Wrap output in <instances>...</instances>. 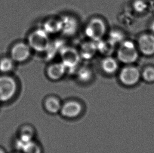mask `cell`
Listing matches in <instances>:
<instances>
[{
    "mask_svg": "<svg viewBox=\"0 0 154 153\" xmlns=\"http://www.w3.org/2000/svg\"><path fill=\"white\" fill-rule=\"evenodd\" d=\"M48 35L43 29H36L29 36L27 44L36 52H46L51 42Z\"/></svg>",
    "mask_w": 154,
    "mask_h": 153,
    "instance_id": "cell-1",
    "label": "cell"
},
{
    "mask_svg": "<svg viewBox=\"0 0 154 153\" xmlns=\"http://www.w3.org/2000/svg\"><path fill=\"white\" fill-rule=\"evenodd\" d=\"M118 60L126 64L135 62L138 58V52L133 41L124 40L119 45L117 50Z\"/></svg>",
    "mask_w": 154,
    "mask_h": 153,
    "instance_id": "cell-2",
    "label": "cell"
},
{
    "mask_svg": "<svg viewBox=\"0 0 154 153\" xmlns=\"http://www.w3.org/2000/svg\"><path fill=\"white\" fill-rule=\"evenodd\" d=\"M18 87L14 79L8 76H0V102L10 101L17 94Z\"/></svg>",
    "mask_w": 154,
    "mask_h": 153,
    "instance_id": "cell-3",
    "label": "cell"
},
{
    "mask_svg": "<svg viewBox=\"0 0 154 153\" xmlns=\"http://www.w3.org/2000/svg\"><path fill=\"white\" fill-rule=\"evenodd\" d=\"M107 31L105 22L100 18H94L88 22L86 26V35L92 41L97 42L103 39Z\"/></svg>",
    "mask_w": 154,
    "mask_h": 153,
    "instance_id": "cell-4",
    "label": "cell"
},
{
    "mask_svg": "<svg viewBox=\"0 0 154 153\" xmlns=\"http://www.w3.org/2000/svg\"><path fill=\"white\" fill-rule=\"evenodd\" d=\"M141 77L139 69L133 66L128 65L124 67L119 73V79L121 82L127 87L137 85Z\"/></svg>",
    "mask_w": 154,
    "mask_h": 153,
    "instance_id": "cell-5",
    "label": "cell"
},
{
    "mask_svg": "<svg viewBox=\"0 0 154 153\" xmlns=\"http://www.w3.org/2000/svg\"><path fill=\"white\" fill-rule=\"evenodd\" d=\"M83 110V106L81 102L69 100L62 103L60 113L66 118L73 119L81 116Z\"/></svg>",
    "mask_w": 154,
    "mask_h": 153,
    "instance_id": "cell-6",
    "label": "cell"
},
{
    "mask_svg": "<svg viewBox=\"0 0 154 153\" xmlns=\"http://www.w3.org/2000/svg\"><path fill=\"white\" fill-rule=\"evenodd\" d=\"M61 62L68 69H73L78 66L81 57L79 52L75 48L64 47L60 52Z\"/></svg>",
    "mask_w": 154,
    "mask_h": 153,
    "instance_id": "cell-7",
    "label": "cell"
},
{
    "mask_svg": "<svg viewBox=\"0 0 154 153\" xmlns=\"http://www.w3.org/2000/svg\"><path fill=\"white\" fill-rule=\"evenodd\" d=\"M31 50L27 43L20 42L11 48L10 57L15 62H24L31 56Z\"/></svg>",
    "mask_w": 154,
    "mask_h": 153,
    "instance_id": "cell-8",
    "label": "cell"
},
{
    "mask_svg": "<svg viewBox=\"0 0 154 153\" xmlns=\"http://www.w3.org/2000/svg\"><path fill=\"white\" fill-rule=\"evenodd\" d=\"M138 48L142 54L146 56L154 55V36L145 34L140 36L138 39Z\"/></svg>",
    "mask_w": 154,
    "mask_h": 153,
    "instance_id": "cell-9",
    "label": "cell"
},
{
    "mask_svg": "<svg viewBox=\"0 0 154 153\" xmlns=\"http://www.w3.org/2000/svg\"><path fill=\"white\" fill-rule=\"evenodd\" d=\"M15 145L17 151L22 153H42L41 145L35 140L24 143L17 139Z\"/></svg>",
    "mask_w": 154,
    "mask_h": 153,
    "instance_id": "cell-10",
    "label": "cell"
},
{
    "mask_svg": "<svg viewBox=\"0 0 154 153\" xmlns=\"http://www.w3.org/2000/svg\"><path fill=\"white\" fill-rule=\"evenodd\" d=\"M66 67L62 62H56L51 64L47 69V75L51 80H58L64 76L66 72Z\"/></svg>",
    "mask_w": 154,
    "mask_h": 153,
    "instance_id": "cell-11",
    "label": "cell"
},
{
    "mask_svg": "<svg viewBox=\"0 0 154 153\" xmlns=\"http://www.w3.org/2000/svg\"><path fill=\"white\" fill-rule=\"evenodd\" d=\"M35 130L29 124H24L20 126L17 131V139L22 142H27L34 140Z\"/></svg>",
    "mask_w": 154,
    "mask_h": 153,
    "instance_id": "cell-12",
    "label": "cell"
},
{
    "mask_svg": "<svg viewBox=\"0 0 154 153\" xmlns=\"http://www.w3.org/2000/svg\"><path fill=\"white\" fill-rule=\"evenodd\" d=\"M62 102L55 96H49L44 101V107L47 112L50 114H57L60 112Z\"/></svg>",
    "mask_w": 154,
    "mask_h": 153,
    "instance_id": "cell-13",
    "label": "cell"
},
{
    "mask_svg": "<svg viewBox=\"0 0 154 153\" xmlns=\"http://www.w3.org/2000/svg\"><path fill=\"white\" fill-rule=\"evenodd\" d=\"M79 52L81 58L84 59H91L97 52L96 42L92 40L84 43L81 46Z\"/></svg>",
    "mask_w": 154,
    "mask_h": 153,
    "instance_id": "cell-14",
    "label": "cell"
},
{
    "mask_svg": "<svg viewBox=\"0 0 154 153\" xmlns=\"http://www.w3.org/2000/svg\"><path fill=\"white\" fill-rule=\"evenodd\" d=\"M101 67L106 74L112 75L116 73L119 69V62L112 57L106 56L101 62Z\"/></svg>",
    "mask_w": 154,
    "mask_h": 153,
    "instance_id": "cell-15",
    "label": "cell"
},
{
    "mask_svg": "<svg viewBox=\"0 0 154 153\" xmlns=\"http://www.w3.org/2000/svg\"><path fill=\"white\" fill-rule=\"evenodd\" d=\"M62 22V31L66 35H72L78 28V23L73 17L65 16L61 19Z\"/></svg>",
    "mask_w": 154,
    "mask_h": 153,
    "instance_id": "cell-16",
    "label": "cell"
},
{
    "mask_svg": "<svg viewBox=\"0 0 154 153\" xmlns=\"http://www.w3.org/2000/svg\"><path fill=\"white\" fill-rule=\"evenodd\" d=\"M96 43L97 52L105 56H110L115 51L116 45L109 39H102Z\"/></svg>",
    "mask_w": 154,
    "mask_h": 153,
    "instance_id": "cell-17",
    "label": "cell"
},
{
    "mask_svg": "<svg viewBox=\"0 0 154 153\" xmlns=\"http://www.w3.org/2000/svg\"><path fill=\"white\" fill-rule=\"evenodd\" d=\"M62 22L60 19H51L44 23L43 29L48 34L57 33L62 31Z\"/></svg>",
    "mask_w": 154,
    "mask_h": 153,
    "instance_id": "cell-18",
    "label": "cell"
},
{
    "mask_svg": "<svg viewBox=\"0 0 154 153\" xmlns=\"http://www.w3.org/2000/svg\"><path fill=\"white\" fill-rule=\"evenodd\" d=\"M77 79L82 82H89L93 77L92 70L88 67H81L77 71Z\"/></svg>",
    "mask_w": 154,
    "mask_h": 153,
    "instance_id": "cell-19",
    "label": "cell"
},
{
    "mask_svg": "<svg viewBox=\"0 0 154 153\" xmlns=\"http://www.w3.org/2000/svg\"><path fill=\"white\" fill-rule=\"evenodd\" d=\"M14 62L11 57H4L0 59V72L7 74L12 70L14 67Z\"/></svg>",
    "mask_w": 154,
    "mask_h": 153,
    "instance_id": "cell-20",
    "label": "cell"
},
{
    "mask_svg": "<svg viewBox=\"0 0 154 153\" xmlns=\"http://www.w3.org/2000/svg\"><path fill=\"white\" fill-rule=\"evenodd\" d=\"M124 38L125 36L123 32L117 30H114L110 32L108 39L116 45L117 44H121L124 41Z\"/></svg>",
    "mask_w": 154,
    "mask_h": 153,
    "instance_id": "cell-21",
    "label": "cell"
},
{
    "mask_svg": "<svg viewBox=\"0 0 154 153\" xmlns=\"http://www.w3.org/2000/svg\"><path fill=\"white\" fill-rule=\"evenodd\" d=\"M142 77L147 82H154V67L152 66L146 67L142 73Z\"/></svg>",
    "mask_w": 154,
    "mask_h": 153,
    "instance_id": "cell-22",
    "label": "cell"
},
{
    "mask_svg": "<svg viewBox=\"0 0 154 153\" xmlns=\"http://www.w3.org/2000/svg\"><path fill=\"white\" fill-rule=\"evenodd\" d=\"M133 7L134 10L138 13L143 12L146 8L145 3L143 0H136L134 2Z\"/></svg>",
    "mask_w": 154,
    "mask_h": 153,
    "instance_id": "cell-23",
    "label": "cell"
},
{
    "mask_svg": "<svg viewBox=\"0 0 154 153\" xmlns=\"http://www.w3.org/2000/svg\"><path fill=\"white\" fill-rule=\"evenodd\" d=\"M0 153H6V152L4 148L0 146Z\"/></svg>",
    "mask_w": 154,
    "mask_h": 153,
    "instance_id": "cell-24",
    "label": "cell"
},
{
    "mask_svg": "<svg viewBox=\"0 0 154 153\" xmlns=\"http://www.w3.org/2000/svg\"><path fill=\"white\" fill-rule=\"evenodd\" d=\"M22 153L21 152H13V153Z\"/></svg>",
    "mask_w": 154,
    "mask_h": 153,
    "instance_id": "cell-25",
    "label": "cell"
}]
</instances>
